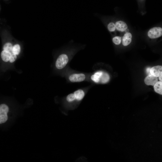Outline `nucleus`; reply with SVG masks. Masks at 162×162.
<instances>
[{
    "label": "nucleus",
    "mask_w": 162,
    "mask_h": 162,
    "mask_svg": "<svg viewBox=\"0 0 162 162\" xmlns=\"http://www.w3.org/2000/svg\"><path fill=\"white\" fill-rule=\"evenodd\" d=\"M69 60V57L67 53L64 52L59 54L55 62L56 68L59 70L62 69L66 66Z\"/></svg>",
    "instance_id": "obj_1"
},
{
    "label": "nucleus",
    "mask_w": 162,
    "mask_h": 162,
    "mask_svg": "<svg viewBox=\"0 0 162 162\" xmlns=\"http://www.w3.org/2000/svg\"><path fill=\"white\" fill-rule=\"evenodd\" d=\"M9 111V107L8 105L4 103L0 105V124L7 121Z\"/></svg>",
    "instance_id": "obj_2"
},
{
    "label": "nucleus",
    "mask_w": 162,
    "mask_h": 162,
    "mask_svg": "<svg viewBox=\"0 0 162 162\" xmlns=\"http://www.w3.org/2000/svg\"><path fill=\"white\" fill-rule=\"evenodd\" d=\"M162 35V28L160 27H154L151 28L148 32V37L155 39L161 37Z\"/></svg>",
    "instance_id": "obj_3"
},
{
    "label": "nucleus",
    "mask_w": 162,
    "mask_h": 162,
    "mask_svg": "<svg viewBox=\"0 0 162 162\" xmlns=\"http://www.w3.org/2000/svg\"><path fill=\"white\" fill-rule=\"evenodd\" d=\"M85 78L86 76L83 73L73 74L69 77V80L73 82H82Z\"/></svg>",
    "instance_id": "obj_4"
},
{
    "label": "nucleus",
    "mask_w": 162,
    "mask_h": 162,
    "mask_svg": "<svg viewBox=\"0 0 162 162\" xmlns=\"http://www.w3.org/2000/svg\"><path fill=\"white\" fill-rule=\"evenodd\" d=\"M150 73L151 74L158 77L162 75V66L158 65L152 67L150 69Z\"/></svg>",
    "instance_id": "obj_5"
},
{
    "label": "nucleus",
    "mask_w": 162,
    "mask_h": 162,
    "mask_svg": "<svg viewBox=\"0 0 162 162\" xmlns=\"http://www.w3.org/2000/svg\"><path fill=\"white\" fill-rule=\"evenodd\" d=\"M158 80L157 77L150 74L145 78L144 81L146 85L154 86Z\"/></svg>",
    "instance_id": "obj_6"
},
{
    "label": "nucleus",
    "mask_w": 162,
    "mask_h": 162,
    "mask_svg": "<svg viewBox=\"0 0 162 162\" xmlns=\"http://www.w3.org/2000/svg\"><path fill=\"white\" fill-rule=\"evenodd\" d=\"M132 35L130 32L126 33L122 38V44L125 46L129 45L131 42Z\"/></svg>",
    "instance_id": "obj_7"
},
{
    "label": "nucleus",
    "mask_w": 162,
    "mask_h": 162,
    "mask_svg": "<svg viewBox=\"0 0 162 162\" xmlns=\"http://www.w3.org/2000/svg\"><path fill=\"white\" fill-rule=\"evenodd\" d=\"M116 28L118 31L124 32L128 28L126 23L122 21H118L115 23Z\"/></svg>",
    "instance_id": "obj_8"
},
{
    "label": "nucleus",
    "mask_w": 162,
    "mask_h": 162,
    "mask_svg": "<svg viewBox=\"0 0 162 162\" xmlns=\"http://www.w3.org/2000/svg\"><path fill=\"white\" fill-rule=\"evenodd\" d=\"M110 79V76L107 73L103 71L99 80V83H106Z\"/></svg>",
    "instance_id": "obj_9"
},
{
    "label": "nucleus",
    "mask_w": 162,
    "mask_h": 162,
    "mask_svg": "<svg viewBox=\"0 0 162 162\" xmlns=\"http://www.w3.org/2000/svg\"><path fill=\"white\" fill-rule=\"evenodd\" d=\"M74 94L75 100L80 101L85 96V92L82 90L79 89L75 91Z\"/></svg>",
    "instance_id": "obj_10"
},
{
    "label": "nucleus",
    "mask_w": 162,
    "mask_h": 162,
    "mask_svg": "<svg viewBox=\"0 0 162 162\" xmlns=\"http://www.w3.org/2000/svg\"><path fill=\"white\" fill-rule=\"evenodd\" d=\"M154 90L156 93L162 94V82L158 81L154 86Z\"/></svg>",
    "instance_id": "obj_11"
},
{
    "label": "nucleus",
    "mask_w": 162,
    "mask_h": 162,
    "mask_svg": "<svg viewBox=\"0 0 162 162\" xmlns=\"http://www.w3.org/2000/svg\"><path fill=\"white\" fill-rule=\"evenodd\" d=\"M107 28L110 32H114L115 31L116 28L115 25L113 22H110L107 24Z\"/></svg>",
    "instance_id": "obj_12"
},
{
    "label": "nucleus",
    "mask_w": 162,
    "mask_h": 162,
    "mask_svg": "<svg viewBox=\"0 0 162 162\" xmlns=\"http://www.w3.org/2000/svg\"><path fill=\"white\" fill-rule=\"evenodd\" d=\"M122 38L121 37L116 36L112 39L113 42L116 45H119L121 43Z\"/></svg>",
    "instance_id": "obj_13"
},
{
    "label": "nucleus",
    "mask_w": 162,
    "mask_h": 162,
    "mask_svg": "<svg viewBox=\"0 0 162 162\" xmlns=\"http://www.w3.org/2000/svg\"><path fill=\"white\" fill-rule=\"evenodd\" d=\"M67 100L69 102L73 101L75 100L74 93H71L69 94L66 97Z\"/></svg>",
    "instance_id": "obj_14"
},
{
    "label": "nucleus",
    "mask_w": 162,
    "mask_h": 162,
    "mask_svg": "<svg viewBox=\"0 0 162 162\" xmlns=\"http://www.w3.org/2000/svg\"><path fill=\"white\" fill-rule=\"evenodd\" d=\"M150 68H148L146 69V72L148 73H149L150 72Z\"/></svg>",
    "instance_id": "obj_15"
},
{
    "label": "nucleus",
    "mask_w": 162,
    "mask_h": 162,
    "mask_svg": "<svg viewBox=\"0 0 162 162\" xmlns=\"http://www.w3.org/2000/svg\"><path fill=\"white\" fill-rule=\"evenodd\" d=\"M159 80L160 81L162 82V75L159 76Z\"/></svg>",
    "instance_id": "obj_16"
},
{
    "label": "nucleus",
    "mask_w": 162,
    "mask_h": 162,
    "mask_svg": "<svg viewBox=\"0 0 162 162\" xmlns=\"http://www.w3.org/2000/svg\"><path fill=\"white\" fill-rule=\"evenodd\" d=\"M129 31V29H128V28L125 30L124 31L126 33L128 32Z\"/></svg>",
    "instance_id": "obj_17"
}]
</instances>
